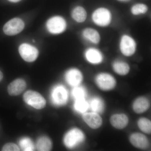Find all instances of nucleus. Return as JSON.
Returning a JSON list of instances; mask_svg holds the SVG:
<instances>
[{
    "label": "nucleus",
    "instance_id": "obj_18",
    "mask_svg": "<svg viewBox=\"0 0 151 151\" xmlns=\"http://www.w3.org/2000/svg\"><path fill=\"white\" fill-rule=\"evenodd\" d=\"M71 17L77 22L82 23L86 20L87 13L83 7L78 6L73 9L71 12Z\"/></svg>",
    "mask_w": 151,
    "mask_h": 151
},
{
    "label": "nucleus",
    "instance_id": "obj_27",
    "mask_svg": "<svg viewBox=\"0 0 151 151\" xmlns=\"http://www.w3.org/2000/svg\"><path fill=\"white\" fill-rule=\"evenodd\" d=\"M18 146L14 143H7L3 147V151H20Z\"/></svg>",
    "mask_w": 151,
    "mask_h": 151
},
{
    "label": "nucleus",
    "instance_id": "obj_28",
    "mask_svg": "<svg viewBox=\"0 0 151 151\" xmlns=\"http://www.w3.org/2000/svg\"><path fill=\"white\" fill-rule=\"evenodd\" d=\"M3 78V74L1 71L0 70V81L2 80Z\"/></svg>",
    "mask_w": 151,
    "mask_h": 151
},
{
    "label": "nucleus",
    "instance_id": "obj_17",
    "mask_svg": "<svg viewBox=\"0 0 151 151\" xmlns=\"http://www.w3.org/2000/svg\"><path fill=\"white\" fill-rule=\"evenodd\" d=\"M83 37L91 43L97 44L100 42V37L99 32L94 29L87 28L85 29L82 33Z\"/></svg>",
    "mask_w": 151,
    "mask_h": 151
},
{
    "label": "nucleus",
    "instance_id": "obj_1",
    "mask_svg": "<svg viewBox=\"0 0 151 151\" xmlns=\"http://www.w3.org/2000/svg\"><path fill=\"white\" fill-rule=\"evenodd\" d=\"M24 100L27 105L36 109H42L44 108L46 102L42 95L35 91L29 90L24 94Z\"/></svg>",
    "mask_w": 151,
    "mask_h": 151
},
{
    "label": "nucleus",
    "instance_id": "obj_12",
    "mask_svg": "<svg viewBox=\"0 0 151 151\" xmlns=\"http://www.w3.org/2000/svg\"><path fill=\"white\" fill-rule=\"evenodd\" d=\"M25 81L21 78L14 80L9 84L8 92L11 96H17L21 94L26 88Z\"/></svg>",
    "mask_w": 151,
    "mask_h": 151
},
{
    "label": "nucleus",
    "instance_id": "obj_2",
    "mask_svg": "<svg viewBox=\"0 0 151 151\" xmlns=\"http://www.w3.org/2000/svg\"><path fill=\"white\" fill-rule=\"evenodd\" d=\"M92 20L95 24L105 27L111 23L112 15L108 9L100 8L95 10L92 14Z\"/></svg>",
    "mask_w": 151,
    "mask_h": 151
},
{
    "label": "nucleus",
    "instance_id": "obj_25",
    "mask_svg": "<svg viewBox=\"0 0 151 151\" xmlns=\"http://www.w3.org/2000/svg\"><path fill=\"white\" fill-rule=\"evenodd\" d=\"M72 94L76 100L85 99L86 95V91L83 87L76 86L72 90Z\"/></svg>",
    "mask_w": 151,
    "mask_h": 151
},
{
    "label": "nucleus",
    "instance_id": "obj_19",
    "mask_svg": "<svg viewBox=\"0 0 151 151\" xmlns=\"http://www.w3.org/2000/svg\"><path fill=\"white\" fill-rule=\"evenodd\" d=\"M113 70L120 75H127L129 72L130 67L127 63L121 61H116L113 64Z\"/></svg>",
    "mask_w": 151,
    "mask_h": 151
},
{
    "label": "nucleus",
    "instance_id": "obj_16",
    "mask_svg": "<svg viewBox=\"0 0 151 151\" xmlns=\"http://www.w3.org/2000/svg\"><path fill=\"white\" fill-rule=\"evenodd\" d=\"M150 107V102L147 98L140 97L135 100L133 105V108L135 113L141 114L145 112Z\"/></svg>",
    "mask_w": 151,
    "mask_h": 151
},
{
    "label": "nucleus",
    "instance_id": "obj_14",
    "mask_svg": "<svg viewBox=\"0 0 151 151\" xmlns=\"http://www.w3.org/2000/svg\"><path fill=\"white\" fill-rule=\"evenodd\" d=\"M131 144L137 148L145 149L149 146V141L145 135L141 133H134L130 137Z\"/></svg>",
    "mask_w": 151,
    "mask_h": 151
},
{
    "label": "nucleus",
    "instance_id": "obj_10",
    "mask_svg": "<svg viewBox=\"0 0 151 151\" xmlns=\"http://www.w3.org/2000/svg\"><path fill=\"white\" fill-rule=\"evenodd\" d=\"M65 77L68 84L72 86H78L83 80L82 73L76 68H71L68 70Z\"/></svg>",
    "mask_w": 151,
    "mask_h": 151
},
{
    "label": "nucleus",
    "instance_id": "obj_30",
    "mask_svg": "<svg viewBox=\"0 0 151 151\" xmlns=\"http://www.w3.org/2000/svg\"><path fill=\"white\" fill-rule=\"evenodd\" d=\"M120 1H128V0H120Z\"/></svg>",
    "mask_w": 151,
    "mask_h": 151
},
{
    "label": "nucleus",
    "instance_id": "obj_4",
    "mask_svg": "<svg viewBox=\"0 0 151 151\" xmlns=\"http://www.w3.org/2000/svg\"><path fill=\"white\" fill-rule=\"evenodd\" d=\"M49 32L52 34L62 33L66 29V22L65 19L60 16H55L49 19L46 24Z\"/></svg>",
    "mask_w": 151,
    "mask_h": 151
},
{
    "label": "nucleus",
    "instance_id": "obj_6",
    "mask_svg": "<svg viewBox=\"0 0 151 151\" xmlns=\"http://www.w3.org/2000/svg\"><path fill=\"white\" fill-rule=\"evenodd\" d=\"M95 82L99 88L104 91H109L115 87L116 81L115 78L108 73L98 74L95 78Z\"/></svg>",
    "mask_w": 151,
    "mask_h": 151
},
{
    "label": "nucleus",
    "instance_id": "obj_21",
    "mask_svg": "<svg viewBox=\"0 0 151 151\" xmlns=\"http://www.w3.org/2000/svg\"><path fill=\"white\" fill-rule=\"evenodd\" d=\"M90 107L94 113H102L104 110V105L103 100L99 97H94L91 100L90 103Z\"/></svg>",
    "mask_w": 151,
    "mask_h": 151
},
{
    "label": "nucleus",
    "instance_id": "obj_7",
    "mask_svg": "<svg viewBox=\"0 0 151 151\" xmlns=\"http://www.w3.org/2000/svg\"><path fill=\"white\" fill-rule=\"evenodd\" d=\"M137 44L130 36L124 35L121 37L120 42V49L122 54L126 56H131L136 52Z\"/></svg>",
    "mask_w": 151,
    "mask_h": 151
},
{
    "label": "nucleus",
    "instance_id": "obj_22",
    "mask_svg": "<svg viewBox=\"0 0 151 151\" xmlns=\"http://www.w3.org/2000/svg\"><path fill=\"white\" fill-rule=\"evenodd\" d=\"M138 126L141 131L146 134H150L151 132V122L148 119L142 118L139 119Z\"/></svg>",
    "mask_w": 151,
    "mask_h": 151
},
{
    "label": "nucleus",
    "instance_id": "obj_3",
    "mask_svg": "<svg viewBox=\"0 0 151 151\" xmlns=\"http://www.w3.org/2000/svg\"><path fill=\"white\" fill-rule=\"evenodd\" d=\"M84 139V135L81 130L73 129L66 133L64 138V143L68 148H73L82 142Z\"/></svg>",
    "mask_w": 151,
    "mask_h": 151
},
{
    "label": "nucleus",
    "instance_id": "obj_15",
    "mask_svg": "<svg viewBox=\"0 0 151 151\" xmlns=\"http://www.w3.org/2000/svg\"><path fill=\"white\" fill-rule=\"evenodd\" d=\"M129 121V118L124 114H115L110 119L111 125L118 129H122L127 127Z\"/></svg>",
    "mask_w": 151,
    "mask_h": 151
},
{
    "label": "nucleus",
    "instance_id": "obj_24",
    "mask_svg": "<svg viewBox=\"0 0 151 151\" xmlns=\"http://www.w3.org/2000/svg\"><path fill=\"white\" fill-rule=\"evenodd\" d=\"M148 10V7L143 4H136L131 9V12L134 15L137 16L145 14Z\"/></svg>",
    "mask_w": 151,
    "mask_h": 151
},
{
    "label": "nucleus",
    "instance_id": "obj_5",
    "mask_svg": "<svg viewBox=\"0 0 151 151\" xmlns=\"http://www.w3.org/2000/svg\"><path fill=\"white\" fill-rule=\"evenodd\" d=\"M24 23L21 19L16 18L6 23L3 27L4 32L9 36L18 34L24 29Z\"/></svg>",
    "mask_w": 151,
    "mask_h": 151
},
{
    "label": "nucleus",
    "instance_id": "obj_20",
    "mask_svg": "<svg viewBox=\"0 0 151 151\" xmlns=\"http://www.w3.org/2000/svg\"><path fill=\"white\" fill-rule=\"evenodd\" d=\"M52 147V143L50 139L46 137H41L37 143L38 150L40 151H50Z\"/></svg>",
    "mask_w": 151,
    "mask_h": 151
},
{
    "label": "nucleus",
    "instance_id": "obj_13",
    "mask_svg": "<svg viewBox=\"0 0 151 151\" xmlns=\"http://www.w3.org/2000/svg\"><path fill=\"white\" fill-rule=\"evenodd\" d=\"M84 55L87 61L92 64H99L103 60V55L101 52L93 47L86 49Z\"/></svg>",
    "mask_w": 151,
    "mask_h": 151
},
{
    "label": "nucleus",
    "instance_id": "obj_23",
    "mask_svg": "<svg viewBox=\"0 0 151 151\" xmlns=\"http://www.w3.org/2000/svg\"><path fill=\"white\" fill-rule=\"evenodd\" d=\"M89 107V104L85 99L76 100L74 104V108L76 111L80 113H84L87 111Z\"/></svg>",
    "mask_w": 151,
    "mask_h": 151
},
{
    "label": "nucleus",
    "instance_id": "obj_8",
    "mask_svg": "<svg viewBox=\"0 0 151 151\" xmlns=\"http://www.w3.org/2000/svg\"><path fill=\"white\" fill-rule=\"evenodd\" d=\"M19 52L22 58L28 62H33L38 56L37 49L29 44H22L19 47Z\"/></svg>",
    "mask_w": 151,
    "mask_h": 151
},
{
    "label": "nucleus",
    "instance_id": "obj_9",
    "mask_svg": "<svg viewBox=\"0 0 151 151\" xmlns=\"http://www.w3.org/2000/svg\"><path fill=\"white\" fill-rule=\"evenodd\" d=\"M51 98L55 105L58 106L64 105L68 99L67 91L63 86H55L52 92Z\"/></svg>",
    "mask_w": 151,
    "mask_h": 151
},
{
    "label": "nucleus",
    "instance_id": "obj_26",
    "mask_svg": "<svg viewBox=\"0 0 151 151\" xmlns=\"http://www.w3.org/2000/svg\"><path fill=\"white\" fill-rule=\"evenodd\" d=\"M20 145L24 151L33 150L34 147L31 140L28 138H24L21 140Z\"/></svg>",
    "mask_w": 151,
    "mask_h": 151
},
{
    "label": "nucleus",
    "instance_id": "obj_29",
    "mask_svg": "<svg viewBox=\"0 0 151 151\" xmlns=\"http://www.w3.org/2000/svg\"><path fill=\"white\" fill-rule=\"evenodd\" d=\"M9 1L12 2L17 3L19 1L21 0H9Z\"/></svg>",
    "mask_w": 151,
    "mask_h": 151
},
{
    "label": "nucleus",
    "instance_id": "obj_11",
    "mask_svg": "<svg viewBox=\"0 0 151 151\" xmlns=\"http://www.w3.org/2000/svg\"><path fill=\"white\" fill-rule=\"evenodd\" d=\"M82 118L87 125L93 129L100 128L103 122L102 118L99 114L94 112L84 113L82 116Z\"/></svg>",
    "mask_w": 151,
    "mask_h": 151
}]
</instances>
